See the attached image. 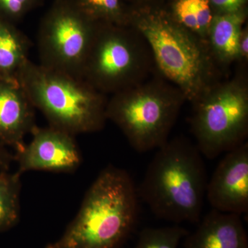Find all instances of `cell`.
<instances>
[{
    "label": "cell",
    "instance_id": "17",
    "mask_svg": "<svg viewBox=\"0 0 248 248\" xmlns=\"http://www.w3.org/2000/svg\"><path fill=\"white\" fill-rule=\"evenodd\" d=\"M84 15L95 22L126 26L122 0H73Z\"/></svg>",
    "mask_w": 248,
    "mask_h": 248
},
{
    "label": "cell",
    "instance_id": "13",
    "mask_svg": "<svg viewBox=\"0 0 248 248\" xmlns=\"http://www.w3.org/2000/svg\"><path fill=\"white\" fill-rule=\"evenodd\" d=\"M246 15L242 11L214 16L207 42L217 63L229 64L241 60L239 40Z\"/></svg>",
    "mask_w": 248,
    "mask_h": 248
},
{
    "label": "cell",
    "instance_id": "10",
    "mask_svg": "<svg viewBox=\"0 0 248 248\" xmlns=\"http://www.w3.org/2000/svg\"><path fill=\"white\" fill-rule=\"evenodd\" d=\"M205 197L214 210L241 216L248 212V144L226 153L207 184Z\"/></svg>",
    "mask_w": 248,
    "mask_h": 248
},
{
    "label": "cell",
    "instance_id": "22",
    "mask_svg": "<svg viewBox=\"0 0 248 248\" xmlns=\"http://www.w3.org/2000/svg\"><path fill=\"white\" fill-rule=\"evenodd\" d=\"M239 51L241 60H247L248 57V32L243 29L239 40Z\"/></svg>",
    "mask_w": 248,
    "mask_h": 248
},
{
    "label": "cell",
    "instance_id": "18",
    "mask_svg": "<svg viewBox=\"0 0 248 248\" xmlns=\"http://www.w3.org/2000/svg\"><path fill=\"white\" fill-rule=\"evenodd\" d=\"M189 232L179 226L146 228L140 232L134 248H178Z\"/></svg>",
    "mask_w": 248,
    "mask_h": 248
},
{
    "label": "cell",
    "instance_id": "9",
    "mask_svg": "<svg viewBox=\"0 0 248 248\" xmlns=\"http://www.w3.org/2000/svg\"><path fill=\"white\" fill-rule=\"evenodd\" d=\"M32 140L14 155L22 175L29 171L73 173L82 162L74 135L53 127L35 126Z\"/></svg>",
    "mask_w": 248,
    "mask_h": 248
},
{
    "label": "cell",
    "instance_id": "5",
    "mask_svg": "<svg viewBox=\"0 0 248 248\" xmlns=\"http://www.w3.org/2000/svg\"><path fill=\"white\" fill-rule=\"evenodd\" d=\"M186 101L176 86L159 80L143 81L112 94L107 120L122 130L135 151L146 153L169 141Z\"/></svg>",
    "mask_w": 248,
    "mask_h": 248
},
{
    "label": "cell",
    "instance_id": "11",
    "mask_svg": "<svg viewBox=\"0 0 248 248\" xmlns=\"http://www.w3.org/2000/svg\"><path fill=\"white\" fill-rule=\"evenodd\" d=\"M35 109L17 79L0 77V143L21 151L37 126Z\"/></svg>",
    "mask_w": 248,
    "mask_h": 248
},
{
    "label": "cell",
    "instance_id": "16",
    "mask_svg": "<svg viewBox=\"0 0 248 248\" xmlns=\"http://www.w3.org/2000/svg\"><path fill=\"white\" fill-rule=\"evenodd\" d=\"M209 0H177L175 19L187 30L207 41L214 16Z\"/></svg>",
    "mask_w": 248,
    "mask_h": 248
},
{
    "label": "cell",
    "instance_id": "14",
    "mask_svg": "<svg viewBox=\"0 0 248 248\" xmlns=\"http://www.w3.org/2000/svg\"><path fill=\"white\" fill-rule=\"evenodd\" d=\"M31 42L16 24L0 17V77L17 79L23 65L29 60Z\"/></svg>",
    "mask_w": 248,
    "mask_h": 248
},
{
    "label": "cell",
    "instance_id": "21",
    "mask_svg": "<svg viewBox=\"0 0 248 248\" xmlns=\"http://www.w3.org/2000/svg\"><path fill=\"white\" fill-rule=\"evenodd\" d=\"M14 161V155L11 154L5 148L4 145L0 143V171L8 172L12 161Z\"/></svg>",
    "mask_w": 248,
    "mask_h": 248
},
{
    "label": "cell",
    "instance_id": "20",
    "mask_svg": "<svg viewBox=\"0 0 248 248\" xmlns=\"http://www.w3.org/2000/svg\"><path fill=\"white\" fill-rule=\"evenodd\" d=\"M210 4L219 11V14H232L242 11L247 0H209Z\"/></svg>",
    "mask_w": 248,
    "mask_h": 248
},
{
    "label": "cell",
    "instance_id": "7",
    "mask_svg": "<svg viewBox=\"0 0 248 248\" xmlns=\"http://www.w3.org/2000/svg\"><path fill=\"white\" fill-rule=\"evenodd\" d=\"M192 104L191 128L203 156L215 159L246 142L248 89L245 79L215 83Z\"/></svg>",
    "mask_w": 248,
    "mask_h": 248
},
{
    "label": "cell",
    "instance_id": "4",
    "mask_svg": "<svg viewBox=\"0 0 248 248\" xmlns=\"http://www.w3.org/2000/svg\"><path fill=\"white\" fill-rule=\"evenodd\" d=\"M17 80L31 104L53 127L76 136L105 126L108 99L84 79L28 60Z\"/></svg>",
    "mask_w": 248,
    "mask_h": 248
},
{
    "label": "cell",
    "instance_id": "8",
    "mask_svg": "<svg viewBox=\"0 0 248 248\" xmlns=\"http://www.w3.org/2000/svg\"><path fill=\"white\" fill-rule=\"evenodd\" d=\"M97 23L83 14L73 0H55L39 29L40 64L81 78Z\"/></svg>",
    "mask_w": 248,
    "mask_h": 248
},
{
    "label": "cell",
    "instance_id": "12",
    "mask_svg": "<svg viewBox=\"0 0 248 248\" xmlns=\"http://www.w3.org/2000/svg\"><path fill=\"white\" fill-rule=\"evenodd\" d=\"M241 216L213 210L201 219L197 230L186 237L185 248H248Z\"/></svg>",
    "mask_w": 248,
    "mask_h": 248
},
{
    "label": "cell",
    "instance_id": "15",
    "mask_svg": "<svg viewBox=\"0 0 248 248\" xmlns=\"http://www.w3.org/2000/svg\"><path fill=\"white\" fill-rule=\"evenodd\" d=\"M21 174L0 172V232L16 226L20 217Z\"/></svg>",
    "mask_w": 248,
    "mask_h": 248
},
{
    "label": "cell",
    "instance_id": "1",
    "mask_svg": "<svg viewBox=\"0 0 248 248\" xmlns=\"http://www.w3.org/2000/svg\"><path fill=\"white\" fill-rule=\"evenodd\" d=\"M139 199L130 174L109 165L86 192L64 233L46 248H120L136 227Z\"/></svg>",
    "mask_w": 248,
    "mask_h": 248
},
{
    "label": "cell",
    "instance_id": "19",
    "mask_svg": "<svg viewBox=\"0 0 248 248\" xmlns=\"http://www.w3.org/2000/svg\"><path fill=\"white\" fill-rule=\"evenodd\" d=\"M44 0H0V17L16 24Z\"/></svg>",
    "mask_w": 248,
    "mask_h": 248
},
{
    "label": "cell",
    "instance_id": "3",
    "mask_svg": "<svg viewBox=\"0 0 248 248\" xmlns=\"http://www.w3.org/2000/svg\"><path fill=\"white\" fill-rule=\"evenodd\" d=\"M132 26L146 41L156 68L193 103L217 83L208 42L157 11L134 16Z\"/></svg>",
    "mask_w": 248,
    "mask_h": 248
},
{
    "label": "cell",
    "instance_id": "6",
    "mask_svg": "<svg viewBox=\"0 0 248 248\" xmlns=\"http://www.w3.org/2000/svg\"><path fill=\"white\" fill-rule=\"evenodd\" d=\"M98 22L81 78L102 94H115L143 82L154 62L140 32Z\"/></svg>",
    "mask_w": 248,
    "mask_h": 248
},
{
    "label": "cell",
    "instance_id": "2",
    "mask_svg": "<svg viewBox=\"0 0 248 248\" xmlns=\"http://www.w3.org/2000/svg\"><path fill=\"white\" fill-rule=\"evenodd\" d=\"M208 182L203 155L190 140L178 137L157 149L137 189L157 218L195 223L202 219Z\"/></svg>",
    "mask_w": 248,
    "mask_h": 248
}]
</instances>
